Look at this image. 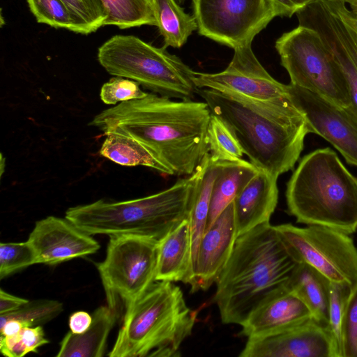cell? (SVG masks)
<instances>
[{"instance_id":"cell-17","label":"cell","mask_w":357,"mask_h":357,"mask_svg":"<svg viewBox=\"0 0 357 357\" xmlns=\"http://www.w3.org/2000/svg\"><path fill=\"white\" fill-rule=\"evenodd\" d=\"M238 238L234 201L206 227L199 243L190 292L206 291L215 283Z\"/></svg>"},{"instance_id":"cell-26","label":"cell","mask_w":357,"mask_h":357,"mask_svg":"<svg viewBox=\"0 0 357 357\" xmlns=\"http://www.w3.org/2000/svg\"><path fill=\"white\" fill-rule=\"evenodd\" d=\"M105 137L100 149V155L104 158L122 166H144L172 175L166 167L135 139L116 133H109Z\"/></svg>"},{"instance_id":"cell-39","label":"cell","mask_w":357,"mask_h":357,"mask_svg":"<svg viewBox=\"0 0 357 357\" xmlns=\"http://www.w3.org/2000/svg\"><path fill=\"white\" fill-rule=\"evenodd\" d=\"M281 12V17H291L314 0H273Z\"/></svg>"},{"instance_id":"cell-21","label":"cell","mask_w":357,"mask_h":357,"mask_svg":"<svg viewBox=\"0 0 357 357\" xmlns=\"http://www.w3.org/2000/svg\"><path fill=\"white\" fill-rule=\"evenodd\" d=\"M117 319V309L100 306L92 314V323L84 333L70 331L60 343L57 357H100L105 355L107 338Z\"/></svg>"},{"instance_id":"cell-18","label":"cell","mask_w":357,"mask_h":357,"mask_svg":"<svg viewBox=\"0 0 357 357\" xmlns=\"http://www.w3.org/2000/svg\"><path fill=\"white\" fill-rule=\"evenodd\" d=\"M312 318L306 305L288 288L255 309L241 325L240 335L260 337L296 327Z\"/></svg>"},{"instance_id":"cell-40","label":"cell","mask_w":357,"mask_h":357,"mask_svg":"<svg viewBox=\"0 0 357 357\" xmlns=\"http://www.w3.org/2000/svg\"><path fill=\"white\" fill-rule=\"evenodd\" d=\"M335 8L342 20L357 33V18L354 17L343 0H333Z\"/></svg>"},{"instance_id":"cell-12","label":"cell","mask_w":357,"mask_h":357,"mask_svg":"<svg viewBox=\"0 0 357 357\" xmlns=\"http://www.w3.org/2000/svg\"><path fill=\"white\" fill-rule=\"evenodd\" d=\"M228 66L216 73L195 72L194 82L206 88L250 99L268 100L289 95L290 85L275 79L255 55L251 45L238 47Z\"/></svg>"},{"instance_id":"cell-27","label":"cell","mask_w":357,"mask_h":357,"mask_svg":"<svg viewBox=\"0 0 357 357\" xmlns=\"http://www.w3.org/2000/svg\"><path fill=\"white\" fill-rule=\"evenodd\" d=\"M106 11L104 26L121 29L142 25L156 26L151 0H100Z\"/></svg>"},{"instance_id":"cell-35","label":"cell","mask_w":357,"mask_h":357,"mask_svg":"<svg viewBox=\"0 0 357 357\" xmlns=\"http://www.w3.org/2000/svg\"><path fill=\"white\" fill-rule=\"evenodd\" d=\"M139 85L137 82L130 79L113 77L102 86L100 99L107 105L140 99L146 96L147 93L141 90Z\"/></svg>"},{"instance_id":"cell-32","label":"cell","mask_w":357,"mask_h":357,"mask_svg":"<svg viewBox=\"0 0 357 357\" xmlns=\"http://www.w3.org/2000/svg\"><path fill=\"white\" fill-rule=\"evenodd\" d=\"M49 342L42 326L24 327L17 334L0 336V351L5 356L22 357L29 353H36L38 348Z\"/></svg>"},{"instance_id":"cell-4","label":"cell","mask_w":357,"mask_h":357,"mask_svg":"<svg viewBox=\"0 0 357 357\" xmlns=\"http://www.w3.org/2000/svg\"><path fill=\"white\" fill-rule=\"evenodd\" d=\"M287 212L305 225L357 231V178L326 147L303 156L285 192Z\"/></svg>"},{"instance_id":"cell-1","label":"cell","mask_w":357,"mask_h":357,"mask_svg":"<svg viewBox=\"0 0 357 357\" xmlns=\"http://www.w3.org/2000/svg\"><path fill=\"white\" fill-rule=\"evenodd\" d=\"M211 112L207 103L173 100L147 93L98 114L89 123L104 135L132 138L175 176H190L209 153L208 128Z\"/></svg>"},{"instance_id":"cell-36","label":"cell","mask_w":357,"mask_h":357,"mask_svg":"<svg viewBox=\"0 0 357 357\" xmlns=\"http://www.w3.org/2000/svg\"><path fill=\"white\" fill-rule=\"evenodd\" d=\"M343 357H357V281L351 287L343 323Z\"/></svg>"},{"instance_id":"cell-10","label":"cell","mask_w":357,"mask_h":357,"mask_svg":"<svg viewBox=\"0 0 357 357\" xmlns=\"http://www.w3.org/2000/svg\"><path fill=\"white\" fill-rule=\"evenodd\" d=\"M198 33L234 50L255 37L281 12L273 0H192Z\"/></svg>"},{"instance_id":"cell-2","label":"cell","mask_w":357,"mask_h":357,"mask_svg":"<svg viewBox=\"0 0 357 357\" xmlns=\"http://www.w3.org/2000/svg\"><path fill=\"white\" fill-rule=\"evenodd\" d=\"M197 94L231 126L259 169L279 177L294 167L311 132L290 95L259 100L206 88L198 89Z\"/></svg>"},{"instance_id":"cell-16","label":"cell","mask_w":357,"mask_h":357,"mask_svg":"<svg viewBox=\"0 0 357 357\" xmlns=\"http://www.w3.org/2000/svg\"><path fill=\"white\" fill-rule=\"evenodd\" d=\"M27 243L37 264L56 265L96 253L100 244L67 218L47 216L37 221Z\"/></svg>"},{"instance_id":"cell-28","label":"cell","mask_w":357,"mask_h":357,"mask_svg":"<svg viewBox=\"0 0 357 357\" xmlns=\"http://www.w3.org/2000/svg\"><path fill=\"white\" fill-rule=\"evenodd\" d=\"M209 155L212 161L241 159L242 146L231 126L222 119L211 114L208 128Z\"/></svg>"},{"instance_id":"cell-9","label":"cell","mask_w":357,"mask_h":357,"mask_svg":"<svg viewBox=\"0 0 357 357\" xmlns=\"http://www.w3.org/2000/svg\"><path fill=\"white\" fill-rule=\"evenodd\" d=\"M109 236L105 259L97 264L107 303L125 310L155 282L159 241L143 236Z\"/></svg>"},{"instance_id":"cell-19","label":"cell","mask_w":357,"mask_h":357,"mask_svg":"<svg viewBox=\"0 0 357 357\" xmlns=\"http://www.w3.org/2000/svg\"><path fill=\"white\" fill-rule=\"evenodd\" d=\"M278 178L259 169L234 198L238 236L270 222L278 201Z\"/></svg>"},{"instance_id":"cell-3","label":"cell","mask_w":357,"mask_h":357,"mask_svg":"<svg viewBox=\"0 0 357 357\" xmlns=\"http://www.w3.org/2000/svg\"><path fill=\"white\" fill-rule=\"evenodd\" d=\"M300 262L270 222L238 236L215 282L213 299L222 322L241 326L258 306L288 288Z\"/></svg>"},{"instance_id":"cell-29","label":"cell","mask_w":357,"mask_h":357,"mask_svg":"<svg viewBox=\"0 0 357 357\" xmlns=\"http://www.w3.org/2000/svg\"><path fill=\"white\" fill-rule=\"evenodd\" d=\"M63 309L62 303L56 300L29 301L13 312L0 314V324L9 319H16L24 327L42 326L57 317Z\"/></svg>"},{"instance_id":"cell-34","label":"cell","mask_w":357,"mask_h":357,"mask_svg":"<svg viewBox=\"0 0 357 357\" xmlns=\"http://www.w3.org/2000/svg\"><path fill=\"white\" fill-rule=\"evenodd\" d=\"M35 264V252L27 241L0 243L1 280Z\"/></svg>"},{"instance_id":"cell-11","label":"cell","mask_w":357,"mask_h":357,"mask_svg":"<svg viewBox=\"0 0 357 357\" xmlns=\"http://www.w3.org/2000/svg\"><path fill=\"white\" fill-rule=\"evenodd\" d=\"M275 227L298 260L330 282L351 287L357 281V248L349 234L319 225L298 227L287 223Z\"/></svg>"},{"instance_id":"cell-24","label":"cell","mask_w":357,"mask_h":357,"mask_svg":"<svg viewBox=\"0 0 357 357\" xmlns=\"http://www.w3.org/2000/svg\"><path fill=\"white\" fill-rule=\"evenodd\" d=\"M218 169V162L212 161L209 153L207 154L201 164L200 174L191 199L188 218L193 273L199 245L208 223L211 191Z\"/></svg>"},{"instance_id":"cell-6","label":"cell","mask_w":357,"mask_h":357,"mask_svg":"<svg viewBox=\"0 0 357 357\" xmlns=\"http://www.w3.org/2000/svg\"><path fill=\"white\" fill-rule=\"evenodd\" d=\"M197 312L172 282L155 281L125 310L109 357H177L191 335Z\"/></svg>"},{"instance_id":"cell-7","label":"cell","mask_w":357,"mask_h":357,"mask_svg":"<svg viewBox=\"0 0 357 357\" xmlns=\"http://www.w3.org/2000/svg\"><path fill=\"white\" fill-rule=\"evenodd\" d=\"M98 60L109 74L135 81L153 93L180 100L197 94L194 70L164 46L135 36H112L98 48Z\"/></svg>"},{"instance_id":"cell-14","label":"cell","mask_w":357,"mask_h":357,"mask_svg":"<svg viewBox=\"0 0 357 357\" xmlns=\"http://www.w3.org/2000/svg\"><path fill=\"white\" fill-rule=\"evenodd\" d=\"M289 85L290 97L305 115L310 132L324 138L349 164L357 167V116L317 93Z\"/></svg>"},{"instance_id":"cell-13","label":"cell","mask_w":357,"mask_h":357,"mask_svg":"<svg viewBox=\"0 0 357 357\" xmlns=\"http://www.w3.org/2000/svg\"><path fill=\"white\" fill-rule=\"evenodd\" d=\"M298 25L316 31L342 69L357 116V33L345 23L333 0H314L296 13Z\"/></svg>"},{"instance_id":"cell-43","label":"cell","mask_w":357,"mask_h":357,"mask_svg":"<svg viewBox=\"0 0 357 357\" xmlns=\"http://www.w3.org/2000/svg\"><path fill=\"white\" fill-rule=\"evenodd\" d=\"M343 1H344V0H343Z\"/></svg>"},{"instance_id":"cell-23","label":"cell","mask_w":357,"mask_h":357,"mask_svg":"<svg viewBox=\"0 0 357 357\" xmlns=\"http://www.w3.org/2000/svg\"><path fill=\"white\" fill-rule=\"evenodd\" d=\"M309 308L316 321L328 324L330 281L308 264L300 262L287 285Z\"/></svg>"},{"instance_id":"cell-31","label":"cell","mask_w":357,"mask_h":357,"mask_svg":"<svg viewBox=\"0 0 357 357\" xmlns=\"http://www.w3.org/2000/svg\"><path fill=\"white\" fill-rule=\"evenodd\" d=\"M351 286L330 282L328 328L333 338L337 357H343V323Z\"/></svg>"},{"instance_id":"cell-33","label":"cell","mask_w":357,"mask_h":357,"mask_svg":"<svg viewBox=\"0 0 357 357\" xmlns=\"http://www.w3.org/2000/svg\"><path fill=\"white\" fill-rule=\"evenodd\" d=\"M75 17L81 34H89L104 26L106 11L100 0H61Z\"/></svg>"},{"instance_id":"cell-30","label":"cell","mask_w":357,"mask_h":357,"mask_svg":"<svg viewBox=\"0 0 357 357\" xmlns=\"http://www.w3.org/2000/svg\"><path fill=\"white\" fill-rule=\"evenodd\" d=\"M31 12L40 24L82 33L75 17L61 0H26Z\"/></svg>"},{"instance_id":"cell-25","label":"cell","mask_w":357,"mask_h":357,"mask_svg":"<svg viewBox=\"0 0 357 357\" xmlns=\"http://www.w3.org/2000/svg\"><path fill=\"white\" fill-rule=\"evenodd\" d=\"M156 26L163 38L164 47L179 48L197 29L195 17L186 13L176 0H151Z\"/></svg>"},{"instance_id":"cell-38","label":"cell","mask_w":357,"mask_h":357,"mask_svg":"<svg viewBox=\"0 0 357 357\" xmlns=\"http://www.w3.org/2000/svg\"><path fill=\"white\" fill-rule=\"evenodd\" d=\"M29 301L15 296L0 289V314L13 312L26 303Z\"/></svg>"},{"instance_id":"cell-5","label":"cell","mask_w":357,"mask_h":357,"mask_svg":"<svg viewBox=\"0 0 357 357\" xmlns=\"http://www.w3.org/2000/svg\"><path fill=\"white\" fill-rule=\"evenodd\" d=\"M202 164V163H201ZM201 165L159 192L135 199L94 202L69 208L65 218L91 234H134L160 241L188 218Z\"/></svg>"},{"instance_id":"cell-15","label":"cell","mask_w":357,"mask_h":357,"mask_svg":"<svg viewBox=\"0 0 357 357\" xmlns=\"http://www.w3.org/2000/svg\"><path fill=\"white\" fill-rule=\"evenodd\" d=\"M241 357H337L328 326L311 319L291 329L248 338Z\"/></svg>"},{"instance_id":"cell-20","label":"cell","mask_w":357,"mask_h":357,"mask_svg":"<svg viewBox=\"0 0 357 357\" xmlns=\"http://www.w3.org/2000/svg\"><path fill=\"white\" fill-rule=\"evenodd\" d=\"M193 278L189 218L158 243L155 281L191 284Z\"/></svg>"},{"instance_id":"cell-37","label":"cell","mask_w":357,"mask_h":357,"mask_svg":"<svg viewBox=\"0 0 357 357\" xmlns=\"http://www.w3.org/2000/svg\"><path fill=\"white\" fill-rule=\"evenodd\" d=\"M92 323V315L85 311H77L69 318L70 331L75 334L85 332Z\"/></svg>"},{"instance_id":"cell-41","label":"cell","mask_w":357,"mask_h":357,"mask_svg":"<svg viewBox=\"0 0 357 357\" xmlns=\"http://www.w3.org/2000/svg\"><path fill=\"white\" fill-rule=\"evenodd\" d=\"M344 1L349 5L352 15L357 18V0H344Z\"/></svg>"},{"instance_id":"cell-8","label":"cell","mask_w":357,"mask_h":357,"mask_svg":"<svg viewBox=\"0 0 357 357\" xmlns=\"http://www.w3.org/2000/svg\"><path fill=\"white\" fill-rule=\"evenodd\" d=\"M275 49L291 84L350 107L351 98L342 69L316 31L298 25L276 40Z\"/></svg>"},{"instance_id":"cell-22","label":"cell","mask_w":357,"mask_h":357,"mask_svg":"<svg viewBox=\"0 0 357 357\" xmlns=\"http://www.w3.org/2000/svg\"><path fill=\"white\" fill-rule=\"evenodd\" d=\"M259 170L250 161L242 158L218 162V169L211 191L206 227L234 201Z\"/></svg>"},{"instance_id":"cell-42","label":"cell","mask_w":357,"mask_h":357,"mask_svg":"<svg viewBox=\"0 0 357 357\" xmlns=\"http://www.w3.org/2000/svg\"><path fill=\"white\" fill-rule=\"evenodd\" d=\"M176 1L180 5L183 4L185 1V0H176Z\"/></svg>"}]
</instances>
